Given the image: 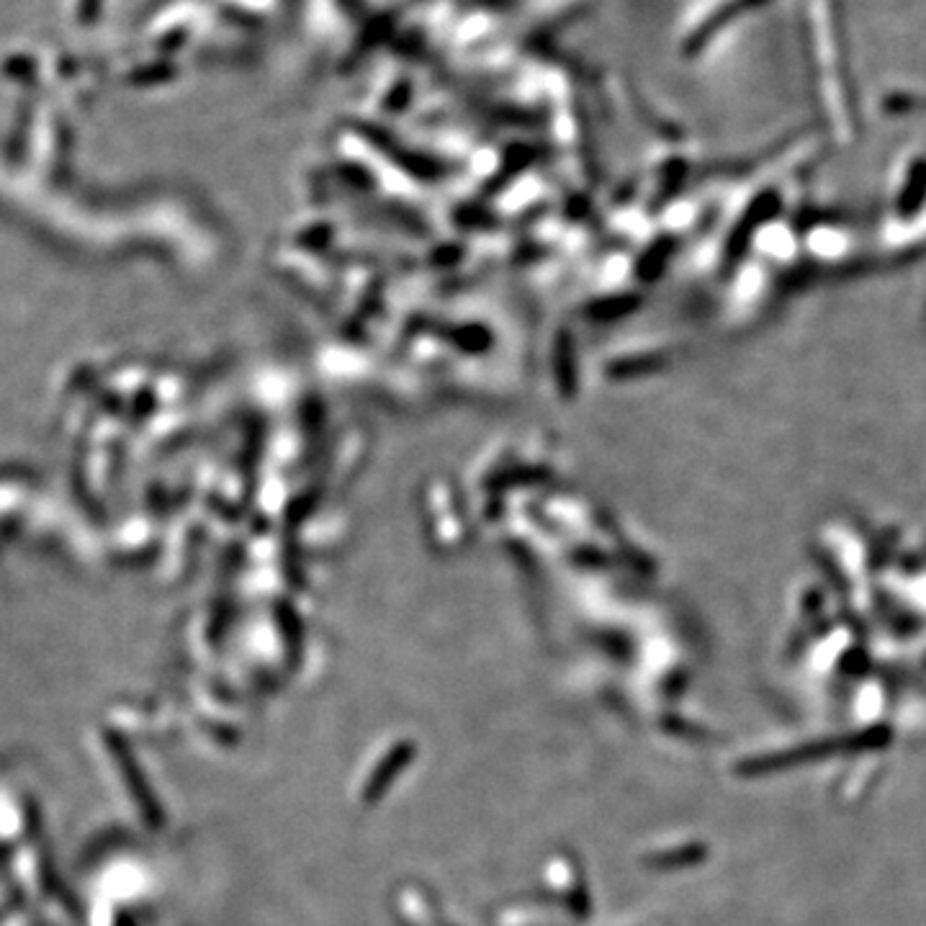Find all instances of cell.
Here are the masks:
<instances>
[{"label":"cell","instance_id":"obj_1","mask_svg":"<svg viewBox=\"0 0 926 926\" xmlns=\"http://www.w3.org/2000/svg\"><path fill=\"white\" fill-rule=\"evenodd\" d=\"M111 746H114V757H116V762H119L121 772H124V775L129 777V782H132L134 798L139 800V806L145 808L147 813H152V795L147 793L145 782H139V772H137V767H134V759L129 757V752L119 744V741H114Z\"/></svg>","mask_w":926,"mask_h":926}]
</instances>
